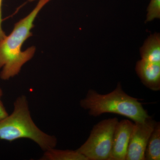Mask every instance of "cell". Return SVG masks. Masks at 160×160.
<instances>
[{
  "label": "cell",
  "mask_w": 160,
  "mask_h": 160,
  "mask_svg": "<svg viewBox=\"0 0 160 160\" xmlns=\"http://www.w3.org/2000/svg\"><path fill=\"white\" fill-rule=\"evenodd\" d=\"M50 1L39 0L32 11L16 23L11 33L0 41V78L2 80H9L18 74L23 65L33 57L35 47L32 46L22 51V47L32 35L31 30L39 12Z\"/></svg>",
  "instance_id": "1"
},
{
  "label": "cell",
  "mask_w": 160,
  "mask_h": 160,
  "mask_svg": "<svg viewBox=\"0 0 160 160\" xmlns=\"http://www.w3.org/2000/svg\"><path fill=\"white\" fill-rule=\"evenodd\" d=\"M80 106L88 110L89 115L94 117L104 113H115L136 122H142L149 117L142 103L125 92L120 83L107 94H100L96 90L90 89L86 97L80 101Z\"/></svg>",
  "instance_id": "2"
},
{
  "label": "cell",
  "mask_w": 160,
  "mask_h": 160,
  "mask_svg": "<svg viewBox=\"0 0 160 160\" xmlns=\"http://www.w3.org/2000/svg\"><path fill=\"white\" fill-rule=\"evenodd\" d=\"M21 138L32 140L46 151L54 148L57 139L39 129L30 115L25 96L18 98L12 113L0 120V139L12 142Z\"/></svg>",
  "instance_id": "3"
},
{
  "label": "cell",
  "mask_w": 160,
  "mask_h": 160,
  "mask_svg": "<svg viewBox=\"0 0 160 160\" xmlns=\"http://www.w3.org/2000/svg\"><path fill=\"white\" fill-rule=\"evenodd\" d=\"M118 118L106 119L96 124L86 142L77 149L88 160H108Z\"/></svg>",
  "instance_id": "4"
},
{
  "label": "cell",
  "mask_w": 160,
  "mask_h": 160,
  "mask_svg": "<svg viewBox=\"0 0 160 160\" xmlns=\"http://www.w3.org/2000/svg\"><path fill=\"white\" fill-rule=\"evenodd\" d=\"M157 122L149 116L142 122L134 123L126 160H145L147 144Z\"/></svg>",
  "instance_id": "5"
},
{
  "label": "cell",
  "mask_w": 160,
  "mask_h": 160,
  "mask_svg": "<svg viewBox=\"0 0 160 160\" xmlns=\"http://www.w3.org/2000/svg\"><path fill=\"white\" fill-rule=\"evenodd\" d=\"M134 123L128 119L118 122L115 129L112 147L108 160H126Z\"/></svg>",
  "instance_id": "6"
},
{
  "label": "cell",
  "mask_w": 160,
  "mask_h": 160,
  "mask_svg": "<svg viewBox=\"0 0 160 160\" xmlns=\"http://www.w3.org/2000/svg\"><path fill=\"white\" fill-rule=\"evenodd\" d=\"M136 71L144 86L153 91L160 90V63L138 61Z\"/></svg>",
  "instance_id": "7"
},
{
  "label": "cell",
  "mask_w": 160,
  "mask_h": 160,
  "mask_svg": "<svg viewBox=\"0 0 160 160\" xmlns=\"http://www.w3.org/2000/svg\"><path fill=\"white\" fill-rule=\"evenodd\" d=\"M142 59L152 62L160 63L159 33L151 35L140 49Z\"/></svg>",
  "instance_id": "8"
},
{
  "label": "cell",
  "mask_w": 160,
  "mask_h": 160,
  "mask_svg": "<svg viewBox=\"0 0 160 160\" xmlns=\"http://www.w3.org/2000/svg\"><path fill=\"white\" fill-rule=\"evenodd\" d=\"M145 160H160V123L157 122L150 136L145 154Z\"/></svg>",
  "instance_id": "9"
},
{
  "label": "cell",
  "mask_w": 160,
  "mask_h": 160,
  "mask_svg": "<svg viewBox=\"0 0 160 160\" xmlns=\"http://www.w3.org/2000/svg\"><path fill=\"white\" fill-rule=\"evenodd\" d=\"M42 158L48 160H88L77 150H58L54 148L45 151Z\"/></svg>",
  "instance_id": "10"
},
{
  "label": "cell",
  "mask_w": 160,
  "mask_h": 160,
  "mask_svg": "<svg viewBox=\"0 0 160 160\" xmlns=\"http://www.w3.org/2000/svg\"><path fill=\"white\" fill-rule=\"evenodd\" d=\"M146 22L160 18V0H151L147 9Z\"/></svg>",
  "instance_id": "11"
},
{
  "label": "cell",
  "mask_w": 160,
  "mask_h": 160,
  "mask_svg": "<svg viewBox=\"0 0 160 160\" xmlns=\"http://www.w3.org/2000/svg\"><path fill=\"white\" fill-rule=\"evenodd\" d=\"M3 95L2 90L0 88V120L2 119L8 115V112L6 111V108L3 105L2 101V98Z\"/></svg>",
  "instance_id": "12"
},
{
  "label": "cell",
  "mask_w": 160,
  "mask_h": 160,
  "mask_svg": "<svg viewBox=\"0 0 160 160\" xmlns=\"http://www.w3.org/2000/svg\"><path fill=\"white\" fill-rule=\"evenodd\" d=\"M3 0H0V41L3 39L6 35L3 31L2 28V5Z\"/></svg>",
  "instance_id": "13"
},
{
  "label": "cell",
  "mask_w": 160,
  "mask_h": 160,
  "mask_svg": "<svg viewBox=\"0 0 160 160\" xmlns=\"http://www.w3.org/2000/svg\"><path fill=\"white\" fill-rule=\"evenodd\" d=\"M28 1H29V2H33V1H35V0H28Z\"/></svg>",
  "instance_id": "14"
}]
</instances>
